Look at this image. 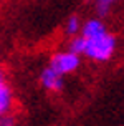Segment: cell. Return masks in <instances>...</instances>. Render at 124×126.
Segmentation results:
<instances>
[{"mask_svg": "<svg viewBox=\"0 0 124 126\" xmlns=\"http://www.w3.org/2000/svg\"><path fill=\"white\" fill-rule=\"evenodd\" d=\"M80 65H81V57L69 50H61V51L53 53L51 58H50V63H48L50 68L55 70L56 73H60L61 76L74 73L76 70L80 68Z\"/></svg>", "mask_w": 124, "mask_h": 126, "instance_id": "obj_2", "label": "cell"}, {"mask_svg": "<svg viewBox=\"0 0 124 126\" xmlns=\"http://www.w3.org/2000/svg\"><path fill=\"white\" fill-rule=\"evenodd\" d=\"M0 126H17V120L13 114H7L0 118Z\"/></svg>", "mask_w": 124, "mask_h": 126, "instance_id": "obj_8", "label": "cell"}, {"mask_svg": "<svg viewBox=\"0 0 124 126\" xmlns=\"http://www.w3.org/2000/svg\"><path fill=\"white\" fill-rule=\"evenodd\" d=\"M80 35L83 38V55L86 58L96 63H104L112 58L118 40L106 28L101 18H89L83 22Z\"/></svg>", "mask_w": 124, "mask_h": 126, "instance_id": "obj_1", "label": "cell"}, {"mask_svg": "<svg viewBox=\"0 0 124 126\" xmlns=\"http://www.w3.org/2000/svg\"><path fill=\"white\" fill-rule=\"evenodd\" d=\"M119 0H96V3H94V8H96V13L99 15V18L101 17H106L109 10L112 8L114 3H118Z\"/></svg>", "mask_w": 124, "mask_h": 126, "instance_id": "obj_6", "label": "cell"}, {"mask_svg": "<svg viewBox=\"0 0 124 126\" xmlns=\"http://www.w3.org/2000/svg\"><path fill=\"white\" fill-rule=\"evenodd\" d=\"M68 50L76 53V55H80V57L83 55V38H81V35H76V37H73L69 40Z\"/></svg>", "mask_w": 124, "mask_h": 126, "instance_id": "obj_7", "label": "cell"}, {"mask_svg": "<svg viewBox=\"0 0 124 126\" xmlns=\"http://www.w3.org/2000/svg\"><path fill=\"white\" fill-rule=\"evenodd\" d=\"M81 27H83L81 18L78 15H71V17L66 20V23H65V33H66L69 38H73V37H76V35H80Z\"/></svg>", "mask_w": 124, "mask_h": 126, "instance_id": "obj_5", "label": "cell"}, {"mask_svg": "<svg viewBox=\"0 0 124 126\" xmlns=\"http://www.w3.org/2000/svg\"><path fill=\"white\" fill-rule=\"evenodd\" d=\"M13 105H15V94H13V90L7 80L5 71L0 66V118L12 114Z\"/></svg>", "mask_w": 124, "mask_h": 126, "instance_id": "obj_3", "label": "cell"}, {"mask_svg": "<svg viewBox=\"0 0 124 126\" xmlns=\"http://www.w3.org/2000/svg\"><path fill=\"white\" fill-rule=\"evenodd\" d=\"M40 83L46 91L60 93L65 88V76L56 73L55 70H51L50 66H45L41 70V73H40Z\"/></svg>", "mask_w": 124, "mask_h": 126, "instance_id": "obj_4", "label": "cell"}, {"mask_svg": "<svg viewBox=\"0 0 124 126\" xmlns=\"http://www.w3.org/2000/svg\"><path fill=\"white\" fill-rule=\"evenodd\" d=\"M123 126H124V125H123Z\"/></svg>", "mask_w": 124, "mask_h": 126, "instance_id": "obj_9", "label": "cell"}]
</instances>
